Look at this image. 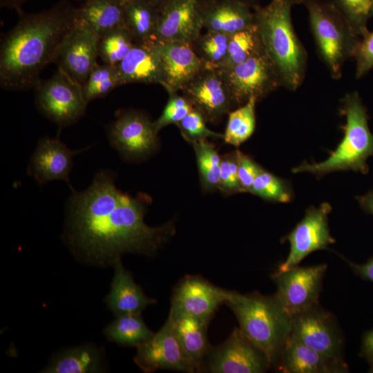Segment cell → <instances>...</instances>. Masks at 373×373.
Returning a JSON list of instances; mask_svg holds the SVG:
<instances>
[{
    "label": "cell",
    "mask_w": 373,
    "mask_h": 373,
    "mask_svg": "<svg viewBox=\"0 0 373 373\" xmlns=\"http://www.w3.org/2000/svg\"><path fill=\"white\" fill-rule=\"evenodd\" d=\"M346 122L344 136L336 149L319 163L303 162L293 173L307 172L321 178L339 171L369 172L367 159L373 155V133L368 126V115L358 93L352 92L343 99Z\"/></svg>",
    "instance_id": "obj_5"
},
{
    "label": "cell",
    "mask_w": 373,
    "mask_h": 373,
    "mask_svg": "<svg viewBox=\"0 0 373 373\" xmlns=\"http://www.w3.org/2000/svg\"><path fill=\"white\" fill-rule=\"evenodd\" d=\"M115 317L103 331L109 341L122 346L137 347L155 334L146 326L141 314H124Z\"/></svg>",
    "instance_id": "obj_29"
},
{
    "label": "cell",
    "mask_w": 373,
    "mask_h": 373,
    "mask_svg": "<svg viewBox=\"0 0 373 373\" xmlns=\"http://www.w3.org/2000/svg\"><path fill=\"white\" fill-rule=\"evenodd\" d=\"M326 264L296 266L284 272H276L272 278L276 285L273 295L291 317L318 305Z\"/></svg>",
    "instance_id": "obj_10"
},
{
    "label": "cell",
    "mask_w": 373,
    "mask_h": 373,
    "mask_svg": "<svg viewBox=\"0 0 373 373\" xmlns=\"http://www.w3.org/2000/svg\"><path fill=\"white\" fill-rule=\"evenodd\" d=\"M115 175L102 169L84 191L71 190L66 202L63 241L85 262L113 265L126 254L151 256L174 236L172 222H144L149 198L132 197L116 187Z\"/></svg>",
    "instance_id": "obj_1"
},
{
    "label": "cell",
    "mask_w": 373,
    "mask_h": 373,
    "mask_svg": "<svg viewBox=\"0 0 373 373\" xmlns=\"http://www.w3.org/2000/svg\"><path fill=\"white\" fill-rule=\"evenodd\" d=\"M169 99L161 115L153 122L157 133L169 124H176L194 108L184 96H180L177 93H169Z\"/></svg>",
    "instance_id": "obj_39"
},
{
    "label": "cell",
    "mask_w": 373,
    "mask_h": 373,
    "mask_svg": "<svg viewBox=\"0 0 373 373\" xmlns=\"http://www.w3.org/2000/svg\"><path fill=\"white\" fill-rule=\"evenodd\" d=\"M218 189L228 194L242 192L238 175L237 151L221 157Z\"/></svg>",
    "instance_id": "obj_40"
},
{
    "label": "cell",
    "mask_w": 373,
    "mask_h": 373,
    "mask_svg": "<svg viewBox=\"0 0 373 373\" xmlns=\"http://www.w3.org/2000/svg\"><path fill=\"white\" fill-rule=\"evenodd\" d=\"M207 120L198 110L193 108L176 124L182 137L191 144L208 137L223 138V135L207 128Z\"/></svg>",
    "instance_id": "obj_38"
},
{
    "label": "cell",
    "mask_w": 373,
    "mask_h": 373,
    "mask_svg": "<svg viewBox=\"0 0 373 373\" xmlns=\"http://www.w3.org/2000/svg\"><path fill=\"white\" fill-rule=\"evenodd\" d=\"M108 141L126 161H142L158 146V133L144 113L135 109L119 111L106 127Z\"/></svg>",
    "instance_id": "obj_8"
},
{
    "label": "cell",
    "mask_w": 373,
    "mask_h": 373,
    "mask_svg": "<svg viewBox=\"0 0 373 373\" xmlns=\"http://www.w3.org/2000/svg\"><path fill=\"white\" fill-rule=\"evenodd\" d=\"M89 147L71 150L58 136L41 137L30 157L27 174L40 186L51 181L62 180L73 190L70 174L73 166V157Z\"/></svg>",
    "instance_id": "obj_18"
},
{
    "label": "cell",
    "mask_w": 373,
    "mask_h": 373,
    "mask_svg": "<svg viewBox=\"0 0 373 373\" xmlns=\"http://www.w3.org/2000/svg\"><path fill=\"white\" fill-rule=\"evenodd\" d=\"M332 206L323 202L308 208L303 218L284 238L289 243V252L276 272H284L296 266L314 251L325 249L335 242L328 225Z\"/></svg>",
    "instance_id": "obj_12"
},
{
    "label": "cell",
    "mask_w": 373,
    "mask_h": 373,
    "mask_svg": "<svg viewBox=\"0 0 373 373\" xmlns=\"http://www.w3.org/2000/svg\"><path fill=\"white\" fill-rule=\"evenodd\" d=\"M370 14L371 15H373V0H372Z\"/></svg>",
    "instance_id": "obj_50"
},
{
    "label": "cell",
    "mask_w": 373,
    "mask_h": 373,
    "mask_svg": "<svg viewBox=\"0 0 373 373\" xmlns=\"http://www.w3.org/2000/svg\"><path fill=\"white\" fill-rule=\"evenodd\" d=\"M249 193L267 200L287 203L293 198L291 183L262 169L256 177Z\"/></svg>",
    "instance_id": "obj_36"
},
{
    "label": "cell",
    "mask_w": 373,
    "mask_h": 373,
    "mask_svg": "<svg viewBox=\"0 0 373 373\" xmlns=\"http://www.w3.org/2000/svg\"><path fill=\"white\" fill-rule=\"evenodd\" d=\"M117 68L123 85L131 83L162 85L164 82L162 62L155 41L135 43Z\"/></svg>",
    "instance_id": "obj_23"
},
{
    "label": "cell",
    "mask_w": 373,
    "mask_h": 373,
    "mask_svg": "<svg viewBox=\"0 0 373 373\" xmlns=\"http://www.w3.org/2000/svg\"><path fill=\"white\" fill-rule=\"evenodd\" d=\"M103 370L102 349L87 344L66 349L55 354L42 372L89 373Z\"/></svg>",
    "instance_id": "obj_26"
},
{
    "label": "cell",
    "mask_w": 373,
    "mask_h": 373,
    "mask_svg": "<svg viewBox=\"0 0 373 373\" xmlns=\"http://www.w3.org/2000/svg\"><path fill=\"white\" fill-rule=\"evenodd\" d=\"M123 85L117 66L97 64L82 86L86 101L106 96L115 88Z\"/></svg>",
    "instance_id": "obj_34"
},
{
    "label": "cell",
    "mask_w": 373,
    "mask_h": 373,
    "mask_svg": "<svg viewBox=\"0 0 373 373\" xmlns=\"http://www.w3.org/2000/svg\"><path fill=\"white\" fill-rule=\"evenodd\" d=\"M168 318L197 372H202L203 364L211 348L207 337L209 322L188 315L169 314Z\"/></svg>",
    "instance_id": "obj_25"
},
{
    "label": "cell",
    "mask_w": 373,
    "mask_h": 373,
    "mask_svg": "<svg viewBox=\"0 0 373 373\" xmlns=\"http://www.w3.org/2000/svg\"><path fill=\"white\" fill-rule=\"evenodd\" d=\"M184 96L207 122H214L234 106L220 71L204 67L182 89Z\"/></svg>",
    "instance_id": "obj_19"
},
{
    "label": "cell",
    "mask_w": 373,
    "mask_h": 373,
    "mask_svg": "<svg viewBox=\"0 0 373 373\" xmlns=\"http://www.w3.org/2000/svg\"><path fill=\"white\" fill-rule=\"evenodd\" d=\"M352 271L362 279L373 283V257L363 264H357L345 259Z\"/></svg>",
    "instance_id": "obj_43"
},
{
    "label": "cell",
    "mask_w": 373,
    "mask_h": 373,
    "mask_svg": "<svg viewBox=\"0 0 373 373\" xmlns=\"http://www.w3.org/2000/svg\"><path fill=\"white\" fill-rule=\"evenodd\" d=\"M76 18L99 36L124 24V4L116 0H86L76 8Z\"/></svg>",
    "instance_id": "obj_27"
},
{
    "label": "cell",
    "mask_w": 373,
    "mask_h": 373,
    "mask_svg": "<svg viewBox=\"0 0 373 373\" xmlns=\"http://www.w3.org/2000/svg\"><path fill=\"white\" fill-rule=\"evenodd\" d=\"M307 10L309 21L321 59L336 79L342 76L345 62L354 57L361 38L331 3L325 0H295Z\"/></svg>",
    "instance_id": "obj_6"
},
{
    "label": "cell",
    "mask_w": 373,
    "mask_h": 373,
    "mask_svg": "<svg viewBox=\"0 0 373 373\" xmlns=\"http://www.w3.org/2000/svg\"><path fill=\"white\" fill-rule=\"evenodd\" d=\"M356 200L365 212L373 215V189L364 195L357 196Z\"/></svg>",
    "instance_id": "obj_45"
},
{
    "label": "cell",
    "mask_w": 373,
    "mask_h": 373,
    "mask_svg": "<svg viewBox=\"0 0 373 373\" xmlns=\"http://www.w3.org/2000/svg\"><path fill=\"white\" fill-rule=\"evenodd\" d=\"M354 58L356 78H361L373 68V31H368L361 38Z\"/></svg>",
    "instance_id": "obj_41"
},
{
    "label": "cell",
    "mask_w": 373,
    "mask_h": 373,
    "mask_svg": "<svg viewBox=\"0 0 373 373\" xmlns=\"http://www.w3.org/2000/svg\"><path fill=\"white\" fill-rule=\"evenodd\" d=\"M148 1L151 2V3H153V5L156 6L157 7L160 8L172 0H148Z\"/></svg>",
    "instance_id": "obj_47"
},
{
    "label": "cell",
    "mask_w": 373,
    "mask_h": 373,
    "mask_svg": "<svg viewBox=\"0 0 373 373\" xmlns=\"http://www.w3.org/2000/svg\"><path fill=\"white\" fill-rule=\"evenodd\" d=\"M238 175L242 192H249L258 173L262 169L249 155L237 150Z\"/></svg>",
    "instance_id": "obj_42"
},
{
    "label": "cell",
    "mask_w": 373,
    "mask_h": 373,
    "mask_svg": "<svg viewBox=\"0 0 373 373\" xmlns=\"http://www.w3.org/2000/svg\"><path fill=\"white\" fill-rule=\"evenodd\" d=\"M160 8L148 0H131L124 4V27L135 43L154 41Z\"/></svg>",
    "instance_id": "obj_28"
},
{
    "label": "cell",
    "mask_w": 373,
    "mask_h": 373,
    "mask_svg": "<svg viewBox=\"0 0 373 373\" xmlns=\"http://www.w3.org/2000/svg\"><path fill=\"white\" fill-rule=\"evenodd\" d=\"M219 70L234 106H240L251 97L258 101L282 86L279 76L263 48L245 61Z\"/></svg>",
    "instance_id": "obj_9"
},
{
    "label": "cell",
    "mask_w": 373,
    "mask_h": 373,
    "mask_svg": "<svg viewBox=\"0 0 373 373\" xmlns=\"http://www.w3.org/2000/svg\"><path fill=\"white\" fill-rule=\"evenodd\" d=\"M369 372H370V373H373V364L370 365Z\"/></svg>",
    "instance_id": "obj_49"
},
{
    "label": "cell",
    "mask_w": 373,
    "mask_h": 373,
    "mask_svg": "<svg viewBox=\"0 0 373 373\" xmlns=\"http://www.w3.org/2000/svg\"><path fill=\"white\" fill-rule=\"evenodd\" d=\"M28 0H0L1 7H6L8 8L15 10L19 15H21L22 6Z\"/></svg>",
    "instance_id": "obj_46"
},
{
    "label": "cell",
    "mask_w": 373,
    "mask_h": 373,
    "mask_svg": "<svg viewBox=\"0 0 373 373\" xmlns=\"http://www.w3.org/2000/svg\"><path fill=\"white\" fill-rule=\"evenodd\" d=\"M204 189L212 191L218 189L220 183L221 157L207 140L192 143Z\"/></svg>",
    "instance_id": "obj_33"
},
{
    "label": "cell",
    "mask_w": 373,
    "mask_h": 373,
    "mask_svg": "<svg viewBox=\"0 0 373 373\" xmlns=\"http://www.w3.org/2000/svg\"><path fill=\"white\" fill-rule=\"evenodd\" d=\"M112 266L114 274L111 290L104 302L115 316L141 314L148 306L157 303L155 298L148 297L134 281L132 274L123 266L121 259L116 260Z\"/></svg>",
    "instance_id": "obj_22"
},
{
    "label": "cell",
    "mask_w": 373,
    "mask_h": 373,
    "mask_svg": "<svg viewBox=\"0 0 373 373\" xmlns=\"http://www.w3.org/2000/svg\"><path fill=\"white\" fill-rule=\"evenodd\" d=\"M155 44L162 66L164 82L162 86L168 93L182 90L204 67L192 44L157 41Z\"/></svg>",
    "instance_id": "obj_20"
},
{
    "label": "cell",
    "mask_w": 373,
    "mask_h": 373,
    "mask_svg": "<svg viewBox=\"0 0 373 373\" xmlns=\"http://www.w3.org/2000/svg\"><path fill=\"white\" fill-rule=\"evenodd\" d=\"M116 1H119L120 3L124 4V3L128 2V1H131V0H116Z\"/></svg>",
    "instance_id": "obj_48"
},
{
    "label": "cell",
    "mask_w": 373,
    "mask_h": 373,
    "mask_svg": "<svg viewBox=\"0 0 373 373\" xmlns=\"http://www.w3.org/2000/svg\"><path fill=\"white\" fill-rule=\"evenodd\" d=\"M256 97L229 113L223 139L227 144L238 146L254 133L256 126Z\"/></svg>",
    "instance_id": "obj_30"
},
{
    "label": "cell",
    "mask_w": 373,
    "mask_h": 373,
    "mask_svg": "<svg viewBox=\"0 0 373 373\" xmlns=\"http://www.w3.org/2000/svg\"><path fill=\"white\" fill-rule=\"evenodd\" d=\"M263 48L256 23L231 35L226 57L218 70L236 66Z\"/></svg>",
    "instance_id": "obj_31"
},
{
    "label": "cell",
    "mask_w": 373,
    "mask_h": 373,
    "mask_svg": "<svg viewBox=\"0 0 373 373\" xmlns=\"http://www.w3.org/2000/svg\"><path fill=\"white\" fill-rule=\"evenodd\" d=\"M76 22V8L67 1L39 12L20 15L15 26L1 39V87L14 91L35 88L41 72L55 62Z\"/></svg>",
    "instance_id": "obj_2"
},
{
    "label": "cell",
    "mask_w": 373,
    "mask_h": 373,
    "mask_svg": "<svg viewBox=\"0 0 373 373\" xmlns=\"http://www.w3.org/2000/svg\"><path fill=\"white\" fill-rule=\"evenodd\" d=\"M202 28V0H172L160 8L154 41L192 44Z\"/></svg>",
    "instance_id": "obj_17"
},
{
    "label": "cell",
    "mask_w": 373,
    "mask_h": 373,
    "mask_svg": "<svg viewBox=\"0 0 373 373\" xmlns=\"http://www.w3.org/2000/svg\"><path fill=\"white\" fill-rule=\"evenodd\" d=\"M231 291L214 285L200 276L183 277L173 289L169 314L188 315L210 322Z\"/></svg>",
    "instance_id": "obj_15"
},
{
    "label": "cell",
    "mask_w": 373,
    "mask_h": 373,
    "mask_svg": "<svg viewBox=\"0 0 373 373\" xmlns=\"http://www.w3.org/2000/svg\"><path fill=\"white\" fill-rule=\"evenodd\" d=\"M295 0H271L254 10L255 23L262 47L272 62L282 86L294 91L302 84L307 54L291 20Z\"/></svg>",
    "instance_id": "obj_3"
},
{
    "label": "cell",
    "mask_w": 373,
    "mask_h": 373,
    "mask_svg": "<svg viewBox=\"0 0 373 373\" xmlns=\"http://www.w3.org/2000/svg\"><path fill=\"white\" fill-rule=\"evenodd\" d=\"M360 356L370 365L373 364V328L366 332L363 336Z\"/></svg>",
    "instance_id": "obj_44"
},
{
    "label": "cell",
    "mask_w": 373,
    "mask_h": 373,
    "mask_svg": "<svg viewBox=\"0 0 373 373\" xmlns=\"http://www.w3.org/2000/svg\"><path fill=\"white\" fill-rule=\"evenodd\" d=\"M271 365L266 354L236 327L224 343L211 348L202 372L262 373Z\"/></svg>",
    "instance_id": "obj_11"
},
{
    "label": "cell",
    "mask_w": 373,
    "mask_h": 373,
    "mask_svg": "<svg viewBox=\"0 0 373 373\" xmlns=\"http://www.w3.org/2000/svg\"><path fill=\"white\" fill-rule=\"evenodd\" d=\"M133 361L145 373L161 370L197 372L194 364L184 352L169 318L157 333L137 347Z\"/></svg>",
    "instance_id": "obj_13"
},
{
    "label": "cell",
    "mask_w": 373,
    "mask_h": 373,
    "mask_svg": "<svg viewBox=\"0 0 373 373\" xmlns=\"http://www.w3.org/2000/svg\"><path fill=\"white\" fill-rule=\"evenodd\" d=\"M35 88L37 109L59 128L75 124L85 115L88 102L82 86L60 69Z\"/></svg>",
    "instance_id": "obj_7"
},
{
    "label": "cell",
    "mask_w": 373,
    "mask_h": 373,
    "mask_svg": "<svg viewBox=\"0 0 373 373\" xmlns=\"http://www.w3.org/2000/svg\"><path fill=\"white\" fill-rule=\"evenodd\" d=\"M343 15L354 32L360 38L369 30L367 21L371 16L372 0H327Z\"/></svg>",
    "instance_id": "obj_37"
},
{
    "label": "cell",
    "mask_w": 373,
    "mask_h": 373,
    "mask_svg": "<svg viewBox=\"0 0 373 373\" xmlns=\"http://www.w3.org/2000/svg\"><path fill=\"white\" fill-rule=\"evenodd\" d=\"M99 36L77 21L66 35L56 55L59 69L83 86L99 57Z\"/></svg>",
    "instance_id": "obj_16"
},
{
    "label": "cell",
    "mask_w": 373,
    "mask_h": 373,
    "mask_svg": "<svg viewBox=\"0 0 373 373\" xmlns=\"http://www.w3.org/2000/svg\"><path fill=\"white\" fill-rule=\"evenodd\" d=\"M225 304L236 317L240 331L274 365L289 337L291 318L273 295L231 291Z\"/></svg>",
    "instance_id": "obj_4"
},
{
    "label": "cell",
    "mask_w": 373,
    "mask_h": 373,
    "mask_svg": "<svg viewBox=\"0 0 373 373\" xmlns=\"http://www.w3.org/2000/svg\"><path fill=\"white\" fill-rule=\"evenodd\" d=\"M321 354L343 358V339L331 313L318 305L291 318L289 337Z\"/></svg>",
    "instance_id": "obj_14"
},
{
    "label": "cell",
    "mask_w": 373,
    "mask_h": 373,
    "mask_svg": "<svg viewBox=\"0 0 373 373\" xmlns=\"http://www.w3.org/2000/svg\"><path fill=\"white\" fill-rule=\"evenodd\" d=\"M231 35L214 31L200 35L192 47L204 67L218 69L223 62Z\"/></svg>",
    "instance_id": "obj_35"
},
{
    "label": "cell",
    "mask_w": 373,
    "mask_h": 373,
    "mask_svg": "<svg viewBox=\"0 0 373 373\" xmlns=\"http://www.w3.org/2000/svg\"><path fill=\"white\" fill-rule=\"evenodd\" d=\"M203 28L231 35L255 23L254 12L243 0L202 1Z\"/></svg>",
    "instance_id": "obj_21"
},
{
    "label": "cell",
    "mask_w": 373,
    "mask_h": 373,
    "mask_svg": "<svg viewBox=\"0 0 373 373\" xmlns=\"http://www.w3.org/2000/svg\"><path fill=\"white\" fill-rule=\"evenodd\" d=\"M134 40L124 26L99 36V57L103 63L117 66L133 46Z\"/></svg>",
    "instance_id": "obj_32"
},
{
    "label": "cell",
    "mask_w": 373,
    "mask_h": 373,
    "mask_svg": "<svg viewBox=\"0 0 373 373\" xmlns=\"http://www.w3.org/2000/svg\"><path fill=\"white\" fill-rule=\"evenodd\" d=\"M281 366L287 373H344L343 360L321 354L294 339L288 338L281 354Z\"/></svg>",
    "instance_id": "obj_24"
}]
</instances>
